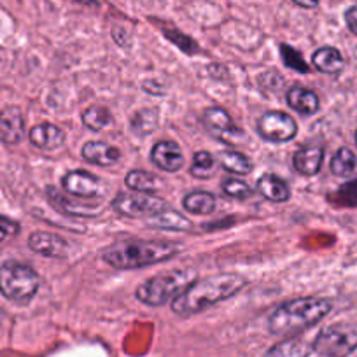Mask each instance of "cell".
<instances>
[{
  "label": "cell",
  "instance_id": "cell-31",
  "mask_svg": "<svg viewBox=\"0 0 357 357\" xmlns=\"http://www.w3.org/2000/svg\"><path fill=\"white\" fill-rule=\"evenodd\" d=\"M280 54H282V60L287 67L294 68V70H298V72H305V74H307L308 72L307 61L301 58V54L298 53L296 50H293V47L282 44V46H280Z\"/></svg>",
  "mask_w": 357,
  "mask_h": 357
},
{
  "label": "cell",
  "instance_id": "cell-10",
  "mask_svg": "<svg viewBox=\"0 0 357 357\" xmlns=\"http://www.w3.org/2000/svg\"><path fill=\"white\" fill-rule=\"evenodd\" d=\"M63 190L72 197L95 198L104 195V184L100 183V178L89 172L74 170L68 172L63 177Z\"/></svg>",
  "mask_w": 357,
  "mask_h": 357
},
{
  "label": "cell",
  "instance_id": "cell-8",
  "mask_svg": "<svg viewBox=\"0 0 357 357\" xmlns=\"http://www.w3.org/2000/svg\"><path fill=\"white\" fill-rule=\"evenodd\" d=\"M257 133L268 142H289L296 137L298 125L286 112H266L257 121Z\"/></svg>",
  "mask_w": 357,
  "mask_h": 357
},
{
  "label": "cell",
  "instance_id": "cell-33",
  "mask_svg": "<svg viewBox=\"0 0 357 357\" xmlns=\"http://www.w3.org/2000/svg\"><path fill=\"white\" fill-rule=\"evenodd\" d=\"M336 202L345 207H357V181L340 188L336 193Z\"/></svg>",
  "mask_w": 357,
  "mask_h": 357
},
{
  "label": "cell",
  "instance_id": "cell-29",
  "mask_svg": "<svg viewBox=\"0 0 357 357\" xmlns=\"http://www.w3.org/2000/svg\"><path fill=\"white\" fill-rule=\"evenodd\" d=\"M215 160L211 153L207 151H198L193 158V165H191V175L198 178L211 177L215 172Z\"/></svg>",
  "mask_w": 357,
  "mask_h": 357
},
{
  "label": "cell",
  "instance_id": "cell-15",
  "mask_svg": "<svg viewBox=\"0 0 357 357\" xmlns=\"http://www.w3.org/2000/svg\"><path fill=\"white\" fill-rule=\"evenodd\" d=\"M30 142L43 151H54L65 144V133L51 123H43L30 130Z\"/></svg>",
  "mask_w": 357,
  "mask_h": 357
},
{
  "label": "cell",
  "instance_id": "cell-32",
  "mask_svg": "<svg viewBox=\"0 0 357 357\" xmlns=\"http://www.w3.org/2000/svg\"><path fill=\"white\" fill-rule=\"evenodd\" d=\"M163 33L172 40V43L177 44V46L184 51V53L195 54L198 51V46L195 44V40L190 39V37H186L184 33L175 32V30H163Z\"/></svg>",
  "mask_w": 357,
  "mask_h": 357
},
{
  "label": "cell",
  "instance_id": "cell-2",
  "mask_svg": "<svg viewBox=\"0 0 357 357\" xmlns=\"http://www.w3.org/2000/svg\"><path fill=\"white\" fill-rule=\"evenodd\" d=\"M181 250L170 242H149V240H123L104 250L102 257L107 264L118 270H133L149 264L161 263Z\"/></svg>",
  "mask_w": 357,
  "mask_h": 357
},
{
  "label": "cell",
  "instance_id": "cell-1",
  "mask_svg": "<svg viewBox=\"0 0 357 357\" xmlns=\"http://www.w3.org/2000/svg\"><path fill=\"white\" fill-rule=\"evenodd\" d=\"M245 286L247 280L235 273H222V275L195 280L190 287H186L183 293L174 298L172 310L181 317L200 314V312L214 307L219 301L235 296Z\"/></svg>",
  "mask_w": 357,
  "mask_h": 357
},
{
  "label": "cell",
  "instance_id": "cell-4",
  "mask_svg": "<svg viewBox=\"0 0 357 357\" xmlns=\"http://www.w3.org/2000/svg\"><path fill=\"white\" fill-rule=\"evenodd\" d=\"M197 270L193 268H178V270L160 273L137 289V298L151 307H161L190 287L197 280Z\"/></svg>",
  "mask_w": 357,
  "mask_h": 357
},
{
  "label": "cell",
  "instance_id": "cell-18",
  "mask_svg": "<svg viewBox=\"0 0 357 357\" xmlns=\"http://www.w3.org/2000/svg\"><path fill=\"white\" fill-rule=\"evenodd\" d=\"M287 104L300 114H315L319 111V97L312 91V89L301 88H291L287 93Z\"/></svg>",
  "mask_w": 357,
  "mask_h": 357
},
{
  "label": "cell",
  "instance_id": "cell-30",
  "mask_svg": "<svg viewBox=\"0 0 357 357\" xmlns=\"http://www.w3.org/2000/svg\"><path fill=\"white\" fill-rule=\"evenodd\" d=\"M225 195H228L229 198H238V200H243V198L252 197V188L249 184H245L243 181H238V178H228L221 184Z\"/></svg>",
  "mask_w": 357,
  "mask_h": 357
},
{
  "label": "cell",
  "instance_id": "cell-24",
  "mask_svg": "<svg viewBox=\"0 0 357 357\" xmlns=\"http://www.w3.org/2000/svg\"><path fill=\"white\" fill-rule=\"evenodd\" d=\"M184 208L197 215L211 214L215 208V197L208 191H193L184 198Z\"/></svg>",
  "mask_w": 357,
  "mask_h": 357
},
{
  "label": "cell",
  "instance_id": "cell-21",
  "mask_svg": "<svg viewBox=\"0 0 357 357\" xmlns=\"http://www.w3.org/2000/svg\"><path fill=\"white\" fill-rule=\"evenodd\" d=\"M126 186L137 193H158L163 188L161 178L144 170H132L126 175Z\"/></svg>",
  "mask_w": 357,
  "mask_h": 357
},
{
  "label": "cell",
  "instance_id": "cell-28",
  "mask_svg": "<svg viewBox=\"0 0 357 357\" xmlns=\"http://www.w3.org/2000/svg\"><path fill=\"white\" fill-rule=\"evenodd\" d=\"M354 168H356V156H354V153L350 149L342 147V149L333 156L331 172L335 175H338V177H347V175L352 174Z\"/></svg>",
  "mask_w": 357,
  "mask_h": 357
},
{
  "label": "cell",
  "instance_id": "cell-13",
  "mask_svg": "<svg viewBox=\"0 0 357 357\" xmlns=\"http://www.w3.org/2000/svg\"><path fill=\"white\" fill-rule=\"evenodd\" d=\"M25 137V123L18 107H8L0 112V140L4 144H20Z\"/></svg>",
  "mask_w": 357,
  "mask_h": 357
},
{
  "label": "cell",
  "instance_id": "cell-34",
  "mask_svg": "<svg viewBox=\"0 0 357 357\" xmlns=\"http://www.w3.org/2000/svg\"><path fill=\"white\" fill-rule=\"evenodd\" d=\"M18 231H20V226L16 225V222L0 218V242H2L4 238H8V236L16 235Z\"/></svg>",
  "mask_w": 357,
  "mask_h": 357
},
{
  "label": "cell",
  "instance_id": "cell-17",
  "mask_svg": "<svg viewBox=\"0 0 357 357\" xmlns=\"http://www.w3.org/2000/svg\"><path fill=\"white\" fill-rule=\"evenodd\" d=\"M322 160H324V151L317 146H308L296 151V154H294L293 158V163L296 172H300L301 175L312 177V175L319 174Z\"/></svg>",
  "mask_w": 357,
  "mask_h": 357
},
{
  "label": "cell",
  "instance_id": "cell-27",
  "mask_svg": "<svg viewBox=\"0 0 357 357\" xmlns=\"http://www.w3.org/2000/svg\"><path fill=\"white\" fill-rule=\"evenodd\" d=\"M158 128V111L142 109L132 118V130L140 137H146Z\"/></svg>",
  "mask_w": 357,
  "mask_h": 357
},
{
  "label": "cell",
  "instance_id": "cell-11",
  "mask_svg": "<svg viewBox=\"0 0 357 357\" xmlns=\"http://www.w3.org/2000/svg\"><path fill=\"white\" fill-rule=\"evenodd\" d=\"M151 160L158 168L165 172H177L183 168V151L174 140H161L151 151Z\"/></svg>",
  "mask_w": 357,
  "mask_h": 357
},
{
  "label": "cell",
  "instance_id": "cell-37",
  "mask_svg": "<svg viewBox=\"0 0 357 357\" xmlns=\"http://www.w3.org/2000/svg\"><path fill=\"white\" fill-rule=\"evenodd\" d=\"M75 2H79V4H84V6H97L98 4L97 0H75Z\"/></svg>",
  "mask_w": 357,
  "mask_h": 357
},
{
  "label": "cell",
  "instance_id": "cell-16",
  "mask_svg": "<svg viewBox=\"0 0 357 357\" xmlns=\"http://www.w3.org/2000/svg\"><path fill=\"white\" fill-rule=\"evenodd\" d=\"M82 158L98 167H111L118 163L121 153L118 147L109 146L107 142H86L82 147Z\"/></svg>",
  "mask_w": 357,
  "mask_h": 357
},
{
  "label": "cell",
  "instance_id": "cell-9",
  "mask_svg": "<svg viewBox=\"0 0 357 357\" xmlns=\"http://www.w3.org/2000/svg\"><path fill=\"white\" fill-rule=\"evenodd\" d=\"M204 125L215 139L228 144H240L243 140V132L233 126L231 118L225 109L212 107L204 114Z\"/></svg>",
  "mask_w": 357,
  "mask_h": 357
},
{
  "label": "cell",
  "instance_id": "cell-35",
  "mask_svg": "<svg viewBox=\"0 0 357 357\" xmlns=\"http://www.w3.org/2000/svg\"><path fill=\"white\" fill-rule=\"evenodd\" d=\"M345 22L347 25H349L350 32L357 36V6H352V8L345 13Z\"/></svg>",
  "mask_w": 357,
  "mask_h": 357
},
{
  "label": "cell",
  "instance_id": "cell-7",
  "mask_svg": "<svg viewBox=\"0 0 357 357\" xmlns=\"http://www.w3.org/2000/svg\"><path fill=\"white\" fill-rule=\"evenodd\" d=\"M112 207L126 218H153L167 211V202L149 193H121L114 198Z\"/></svg>",
  "mask_w": 357,
  "mask_h": 357
},
{
  "label": "cell",
  "instance_id": "cell-20",
  "mask_svg": "<svg viewBox=\"0 0 357 357\" xmlns=\"http://www.w3.org/2000/svg\"><path fill=\"white\" fill-rule=\"evenodd\" d=\"M257 190L266 200L270 202H287L291 197V191L287 184L277 175L266 174L257 181Z\"/></svg>",
  "mask_w": 357,
  "mask_h": 357
},
{
  "label": "cell",
  "instance_id": "cell-3",
  "mask_svg": "<svg viewBox=\"0 0 357 357\" xmlns=\"http://www.w3.org/2000/svg\"><path fill=\"white\" fill-rule=\"evenodd\" d=\"M333 303L324 298H298L280 305L270 317L272 335H294L312 328L331 312Z\"/></svg>",
  "mask_w": 357,
  "mask_h": 357
},
{
  "label": "cell",
  "instance_id": "cell-14",
  "mask_svg": "<svg viewBox=\"0 0 357 357\" xmlns=\"http://www.w3.org/2000/svg\"><path fill=\"white\" fill-rule=\"evenodd\" d=\"M47 197H50V200L53 202V205L58 211L65 212L68 215H75V218H93L95 214L100 212V208H95L98 205L81 204L79 200H74V198L67 197V195H61L54 188H47Z\"/></svg>",
  "mask_w": 357,
  "mask_h": 357
},
{
  "label": "cell",
  "instance_id": "cell-19",
  "mask_svg": "<svg viewBox=\"0 0 357 357\" xmlns=\"http://www.w3.org/2000/svg\"><path fill=\"white\" fill-rule=\"evenodd\" d=\"M314 352V343L303 338H289L268 350L264 357H308Z\"/></svg>",
  "mask_w": 357,
  "mask_h": 357
},
{
  "label": "cell",
  "instance_id": "cell-38",
  "mask_svg": "<svg viewBox=\"0 0 357 357\" xmlns=\"http://www.w3.org/2000/svg\"><path fill=\"white\" fill-rule=\"evenodd\" d=\"M356 142H357V133H356Z\"/></svg>",
  "mask_w": 357,
  "mask_h": 357
},
{
  "label": "cell",
  "instance_id": "cell-26",
  "mask_svg": "<svg viewBox=\"0 0 357 357\" xmlns=\"http://www.w3.org/2000/svg\"><path fill=\"white\" fill-rule=\"evenodd\" d=\"M82 123H84L89 130L98 132V130H104L111 125L112 114L109 109L102 107V105H93V107L86 109V111L82 112Z\"/></svg>",
  "mask_w": 357,
  "mask_h": 357
},
{
  "label": "cell",
  "instance_id": "cell-12",
  "mask_svg": "<svg viewBox=\"0 0 357 357\" xmlns=\"http://www.w3.org/2000/svg\"><path fill=\"white\" fill-rule=\"evenodd\" d=\"M29 245L33 252L46 257H56L63 259L68 256V243L61 236L46 231H36L29 238Z\"/></svg>",
  "mask_w": 357,
  "mask_h": 357
},
{
  "label": "cell",
  "instance_id": "cell-6",
  "mask_svg": "<svg viewBox=\"0 0 357 357\" xmlns=\"http://www.w3.org/2000/svg\"><path fill=\"white\" fill-rule=\"evenodd\" d=\"M357 349V324L336 322L322 329L314 340V352L322 357H349Z\"/></svg>",
  "mask_w": 357,
  "mask_h": 357
},
{
  "label": "cell",
  "instance_id": "cell-22",
  "mask_svg": "<svg viewBox=\"0 0 357 357\" xmlns=\"http://www.w3.org/2000/svg\"><path fill=\"white\" fill-rule=\"evenodd\" d=\"M147 225L153 226V228L175 229V231H190V229L193 228L191 222L188 221L184 215H181L178 212L170 211V208H167V211L160 212V214L147 219Z\"/></svg>",
  "mask_w": 357,
  "mask_h": 357
},
{
  "label": "cell",
  "instance_id": "cell-36",
  "mask_svg": "<svg viewBox=\"0 0 357 357\" xmlns=\"http://www.w3.org/2000/svg\"><path fill=\"white\" fill-rule=\"evenodd\" d=\"M294 4L301 6V8L312 9V8H315V6L319 4V0H294Z\"/></svg>",
  "mask_w": 357,
  "mask_h": 357
},
{
  "label": "cell",
  "instance_id": "cell-5",
  "mask_svg": "<svg viewBox=\"0 0 357 357\" xmlns=\"http://www.w3.org/2000/svg\"><path fill=\"white\" fill-rule=\"evenodd\" d=\"M39 275L29 264L9 261L0 266V293L13 303L26 305L32 301L39 291Z\"/></svg>",
  "mask_w": 357,
  "mask_h": 357
},
{
  "label": "cell",
  "instance_id": "cell-23",
  "mask_svg": "<svg viewBox=\"0 0 357 357\" xmlns=\"http://www.w3.org/2000/svg\"><path fill=\"white\" fill-rule=\"evenodd\" d=\"M312 61H314L315 68L321 72H324V74H336V72L342 70L343 65H345V61H343V56L340 54V51L335 50V47H329V46L321 47V50L315 51Z\"/></svg>",
  "mask_w": 357,
  "mask_h": 357
},
{
  "label": "cell",
  "instance_id": "cell-25",
  "mask_svg": "<svg viewBox=\"0 0 357 357\" xmlns=\"http://www.w3.org/2000/svg\"><path fill=\"white\" fill-rule=\"evenodd\" d=\"M219 163L222 165L225 170L238 175H245L252 170V163L249 161V158L243 156L238 151H222L219 154Z\"/></svg>",
  "mask_w": 357,
  "mask_h": 357
}]
</instances>
